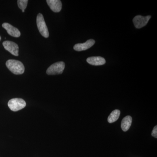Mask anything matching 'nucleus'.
<instances>
[{"mask_svg":"<svg viewBox=\"0 0 157 157\" xmlns=\"http://www.w3.org/2000/svg\"><path fill=\"white\" fill-rule=\"evenodd\" d=\"M3 45L6 50L15 56H18L19 47L15 42L10 41H6L3 42Z\"/></svg>","mask_w":157,"mask_h":157,"instance_id":"obj_6","label":"nucleus"},{"mask_svg":"<svg viewBox=\"0 0 157 157\" xmlns=\"http://www.w3.org/2000/svg\"><path fill=\"white\" fill-rule=\"evenodd\" d=\"M2 26L3 28L7 31L8 33L11 36L16 38L20 36L21 33L19 30L11 25L10 24L8 23H4Z\"/></svg>","mask_w":157,"mask_h":157,"instance_id":"obj_7","label":"nucleus"},{"mask_svg":"<svg viewBox=\"0 0 157 157\" xmlns=\"http://www.w3.org/2000/svg\"><path fill=\"white\" fill-rule=\"evenodd\" d=\"M120 113V111L118 109H115L113 110L108 117V119H107L108 122L109 123H112L116 121L118 119Z\"/></svg>","mask_w":157,"mask_h":157,"instance_id":"obj_12","label":"nucleus"},{"mask_svg":"<svg viewBox=\"0 0 157 157\" xmlns=\"http://www.w3.org/2000/svg\"><path fill=\"white\" fill-rule=\"evenodd\" d=\"M151 16H144L141 15H137L134 17L133 20V23L135 28L137 29H140L145 26L147 24Z\"/></svg>","mask_w":157,"mask_h":157,"instance_id":"obj_5","label":"nucleus"},{"mask_svg":"<svg viewBox=\"0 0 157 157\" xmlns=\"http://www.w3.org/2000/svg\"><path fill=\"white\" fill-rule=\"evenodd\" d=\"M152 136L155 137V138H157V126H155L153 129L151 133Z\"/></svg>","mask_w":157,"mask_h":157,"instance_id":"obj_14","label":"nucleus"},{"mask_svg":"<svg viewBox=\"0 0 157 157\" xmlns=\"http://www.w3.org/2000/svg\"><path fill=\"white\" fill-rule=\"evenodd\" d=\"M29 1L28 0H18L17 1L18 7L21 10H25Z\"/></svg>","mask_w":157,"mask_h":157,"instance_id":"obj_13","label":"nucleus"},{"mask_svg":"<svg viewBox=\"0 0 157 157\" xmlns=\"http://www.w3.org/2000/svg\"><path fill=\"white\" fill-rule=\"evenodd\" d=\"M25 101L21 98H14L11 99L8 102V106L11 110L13 111H17L25 107Z\"/></svg>","mask_w":157,"mask_h":157,"instance_id":"obj_4","label":"nucleus"},{"mask_svg":"<svg viewBox=\"0 0 157 157\" xmlns=\"http://www.w3.org/2000/svg\"><path fill=\"white\" fill-rule=\"evenodd\" d=\"M36 22L37 27L42 36L45 38H48L49 36V32L48 28L45 23L44 17L41 13H39L37 15Z\"/></svg>","mask_w":157,"mask_h":157,"instance_id":"obj_2","label":"nucleus"},{"mask_svg":"<svg viewBox=\"0 0 157 157\" xmlns=\"http://www.w3.org/2000/svg\"><path fill=\"white\" fill-rule=\"evenodd\" d=\"M86 61L90 64L93 66H101L106 63L105 59L100 56H93L88 58Z\"/></svg>","mask_w":157,"mask_h":157,"instance_id":"obj_10","label":"nucleus"},{"mask_svg":"<svg viewBox=\"0 0 157 157\" xmlns=\"http://www.w3.org/2000/svg\"><path fill=\"white\" fill-rule=\"evenodd\" d=\"M132 119L130 116H127L124 117L121 122V127L124 132H127L131 126Z\"/></svg>","mask_w":157,"mask_h":157,"instance_id":"obj_11","label":"nucleus"},{"mask_svg":"<svg viewBox=\"0 0 157 157\" xmlns=\"http://www.w3.org/2000/svg\"><path fill=\"white\" fill-rule=\"evenodd\" d=\"M65 64L63 62H58L51 65L46 70V73L49 75L61 74L63 72Z\"/></svg>","mask_w":157,"mask_h":157,"instance_id":"obj_3","label":"nucleus"},{"mask_svg":"<svg viewBox=\"0 0 157 157\" xmlns=\"http://www.w3.org/2000/svg\"><path fill=\"white\" fill-rule=\"evenodd\" d=\"M1 39H1V36H0V41H1Z\"/></svg>","mask_w":157,"mask_h":157,"instance_id":"obj_15","label":"nucleus"},{"mask_svg":"<svg viewBox=\"0 0 157 157\" xmlns=\"http://www.w3.org/2000/svg\"><path fill=\"white\" fill-rule=\"evenodd\" d=\"M48 6L50 9L54 12H59L61 10L62 4L59 0H47Z\"/></svg>","mask_w":157,"mask_h":157,"instance_id":"obj_9","label":"nucleus"},{"mask_svg":"<svg viewBox=\"0 0 157 157\" xmlns=\"http://www.w3.org/2000/svg\"><path fill=\"white\" fill-rule=\"evenodd\" d=\"M95 43L94 39H89L86 42L83 43H78L74 45L73 48L76 51H82L87 50L92 47Z\"/></svg>","mask_w":157,"mask_h":157,"instance_id":"obj_8","label":"nucleus"},{"mask_svg":"<svg viewBox=\"0 0 157 157\" xmlns=\"http://www.w3.org/2000/svg\"><path fill=\"white\" fill-rule=\"evenodd\" d=\"M6 66L11 72L15 75H20L24 73V66L19 61L9 59L6 62Z\"/></svg>","mask_w":157,"mask_h":157,"instance_id":"obj_1","label":"nucleus"}]
</instances>
